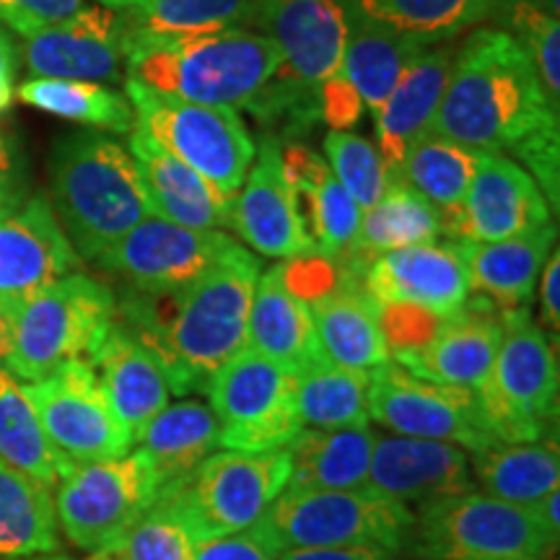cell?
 Returning <instances> with one entry per match:
<instances>
[{
    "label": "cell",
    "instance_id": "1",
    "mask_svg": "<svg viewBox=\"0 0 560 560\" xmlns=\"http://www.w3.org/2000/svg\"><path fill=\"white\" fill-rule=\"evenodd\" d=\"M260 260L236 244L206 276L174 291H136L122 304L128 330L164 363L172 392L206 389L210 376L247 348Z\"/></svg>",
    "mask_w": 560,
    "mask_h": 560
},
{
    "label": "cell",
    "instance_id": "2",
    "mask_svg": "<svg viewBox=\"0 0 560 560\" xmlns=\"http://www.w3.org/2000/svg\"><path fill=\"white\" fill-rule=\"evenodd\" d=\"M550 122H558V109L522 42L503 30H478L457 47L429 136L501 153Z\"/></svg>",
    "mask_w": 560,
    "mask_h": 560
},
{
    "label": "cell",
    "instance_id": "3",
    "mask_svg": "<svg viewBox=\"0 0 560 560\" xmlns=\"http://www.w3.org/2000/svg\"><path fill=\"white\" fill-rule=\"evenodd\" d=\"M278 66V47L268 34L255 30L187 37H151L128 30L125 45V79L208 107H249Z\"/></svg>",
    "mask_w": 560,
    "mask_h": 560
},
{
    "label": "cell",
    "instance_id": "4",
    "mask_svg": "<svg viewBox=\"0 0 560 560\" xmlns=\"http://www.w3.org/2000/svg\"><path fill=\"white\" fill-rule=\"evenodd\" d=\"M50 206L81 260L96 262L140 221L156 215L128 145L107 132H70L50 156Z\"/></svg>",
    "mask_w": 560,
    "mask_h": 560
},
{
    "label": "cell",
    "instance_id": "5",
    "mask_svg": "<svg viewBox=\"0 0 560 560\" xmlns=\"http://www.w3.org/2000/svg\"><path fill=\"white\" fill-rule=\"evenodd\" d=\"M3 312L11 325L5 369L30 384L70 361H89L117 322V299L102 280L75 270Z\"/></svg>",
    "mask_w": 560,
    "mask_h": 560
},
{
    "label": "cell",
    "instance_id": "6",
    "mask_svg": "<svg viewBox=\"0 0 560 560\" xmlns=\"http://www.w3.org/2000/svg\"><path fill=\"white\" fill-rule=\"evenodd\" d=\"M412 522V509L369 486L350 490L285 488L252 532L272 558L285 550L342 545H382L397 552L408 542Z\"/></svg>",
    "mask_w": 560,
    "mask_h": 560
},
{
    "label": "cell",
    "instance_id": "7",
    "mask_svg": "<svg viewBox=\"0 0 560 560\" xmlns=\"http://www.w3.org/2000/svg\"><path fill=\"white\" fill-rule=\"evenodd\" d=\"M503 338L486 382L475 389L499 444L542 441L558 412V353L527 310L501 314Z\"/></svg>",
    "mask_w": 560,
    "mask_h": 560
},
{
    "label": "cell",
    "instance_id": "8",
    "mask_svg": "<svg viewBox=\"0 0 560 560\" xmlns=\"http://www.w3.org/2000/svg\"><path fill=\"white\" fill-rule=\"evenodd\" d=\"M410 537L423 560H550L558 545L529 509L480 488L412 511Z\"/></svg>",
    "mask_w": 560,
    "mask_h": 560
},
{
    "label": "cell",
    "instance_id": "9",
    "mask_svg": "<svg viewBox=\"0 0 560 560\" xmlns=\"http://www.w3.org/2000/svg\"><path fill=\"white\" fill-rule=\"evenodd\" d=\"M289 452H215L190 478L161 495L192 542L247 532L289 486Z\"/></svg>",
    "mask_w": 560,
    "mask_h": 560
},
{
    "label": "cell",
    "instance_id": "10",
    "mask_svg": "<svg viewBox=\"0 0 560 560\" xmlns=\"http://www.w3.org/2000/svg\"><path fill=\"white\" fill-rule=\"evenodd\" d=\"M125 96L136 109V128L192 166L215 190L229 198L240 192L257 151L240 112L174 100L128 79Z\"/></svg>",
    "mask_w": 560,
    "mask_h": 560
},
{
    "label": "cell",
    "instance_id": "11",
    "mask_svg": "<svg viewBox=\"0 0 560 560\" xmlns=\"http://www.w3.org/2000/svg\"><path fill=\"white\" fill-rule=\"evenodd\" d=\"M159 478L138 450L70 465L55 486L58 527L70 545L96 552L115 542L159 501Z\"/></svg>",
    "mask_w": 560,
    "mask_h": 560
},
{
    "label": "cell",
    "instance_id": "12",
    "mask_svg": "<svg viewBox=\"0 0 560 560\" xmlns=\"http://www.w3.org/2000/svg\"><path fill=\"white\" fill-rule=\"evenodd\" d=\"M208 405L221 429V446L262 454L283 450L301 431L293 374L244 348L208 382Z\"/></svg>",
    "mask_w": 560,
    "mask_h": 560
},
{
    "label": "cell",
    "instance_id": "13",
    "mask_svg": "<svg viewBox=\"0 0 560 560\" xmlns=\"http://www.w3.org/2000/svg\"><path fill=\"white\" fill-rule=\"evenodd\" d=\"M257 24L280 52L272 81L260 91L268 104L304 100L338 73L350 37V11L342 0H260Z\"/></svg>",
    "mask_w": 560,
    "mask_h": 560
},
{
    "label": "cell",
    "instance_id": "14",
    "mask_svg": "<svg viewBox=\"0 0 560 560\" xmlns=\"http://www.w3.org/2000/svg\"><path fill=\"white\" fill-rule=\"evenodd\" d=\"M369 418L397 436L450 441L470 454L499 444L472 389L420 380L395 361L369 371Z\"/></svg>",
    "mask_w": 560,
    "mask_h": 560
},
{
    "label": "cell",
    "instance_id": "15",
    "mask_svg": "<svg viewBox=\"0 0 560 560\" xmlns=\"http://www.w3.org/2000/svg\"><path fill=\"white\" fill-rule=\"evenodd\" d=\"M42 429L68 465L122 457L132 436L115 416L89 361H70L24 384Z\"/></svg>",
    "mask_w": 560,
    "mask_h": 560
},
{
    "label": "cell",
    "instance_id": "16",
    "mask_svg": "<svg viewBox=\"0 0 560 560\" xmlns=\"http://www.w3.org/2000/svg\"><path fill=\"white\" fill-rule=\"evenodd\" d=\"M226 231L187 229L161 215H149L132 226L96 260L130 291L161 293L192 283L236 247Z\"/></svg>",
    "mask_w": 560,
    "mask_h": 560
},
{
    "label": "cell",
    "instance_id": "17",
    "mask_svg": "<svg viewBox=\"0 0 560 560\" xmlns=\"http://www.w3.org/2000/svg\"><path fill=\"white\" fill-rule=\"evenodd\" d=\"M361 285L382 310H412L439 319L470 301L467 268L454 242H425L374 257Z\"/></svg>",
    "mask_w": 560,
    "mask_h": 560
},
{
    "label": "cell",
    "instance_id": "18",
    "mask_svg": "<svg viewBox=\"0 0 560 560\" xmlns=\"http://www.w3.org/2000/svg\"><path fill=\"white\" fill-rule=\"evenodd\" d=\"M128 24L104 5L79 13L24 37V62L34 79L120 81L125 79Z\"/></svg>",
    "mask_w": 560,
    "mask_h": 560
},
{
    "label": "cell",
    "instance_id": "19",
    "mask_svg": "<svg viewBox=\"0 0 560 560\" xmlns=\"http://www.w3.org/2000/svg\"><path fill=\"white\" fill-rule=\"evenodd\" d=\"M550 223V206L532 174L501 153H480L465 200L444 231L462 242H501Z\"/></svg>",
    "mask_w": 560,
    "mask_h": 560
},
{
    "label": "cell",
    "instance_id": "20",
    "mask_svg": "<svg viewBox=\"0 0 560 560\" xmlns=\"http://www.w3.org/2000/svg\"><path fill=\"white\" fill-rule=\"evenodd\" d=\"M81 257L45 195L0 215V306L32 296L79 270Z\"/></svg>",
    "mask_w": 560,
    "mask_h": 560
},
{
    "label": "cell",
    "instance_id": "21",
    "mask_svg": "<svg viewBox=\"0 0 560 560\" xmlns=\"http://www.w3.org/2000/svg\"><path fill=\"white\" fill-rule=\"evenodd\" d=\"M369 488L402 506H425L478 488L470 452L457 444L416 436H374Z\"/></svg>",
    "mask_w": 560,
    "mask_h": 560
},
{
    "label": "cell",
    "instance_id": "22",
    "mask_svg": "<svg viewBox=\"0 0 560 560\" xmlns=\"http://www.w3.org/2000/svg\"><path fill=\"white\" fill-rule=\"evenodd\" d=\"M231 229L257 255L272 260H299L312 255L276 138H262L260 151H255L247 177L231 202Z\"/></svg>",
    "mask_w": 560,
    "mask_h": 560
},
{
    "label": "cell",
    "instance_id": "23",
    "mask_svg": "<svg viewBox=\"0 0 560 560\" xmlns=\"http://www.w3.org/2000/svg\"><path fill=\"white\" fill-rule=\"evenodd\" d=\"M501 338V317L465 306L452 317L439 319L418 346L392 353V361L420 380L475 392L493 366Z\"/></svg>",
    "mask_w": 560,
    "mask_h": 560
},
{
    "label": "cell",
    "instance_id": "24",
    "mask_svg": "<svg viewBox=\"0 0 560 560\" xmlns=\"http://www.w3.org/2000/svg\"><path fill=\"white\" fill-rule=\"evenodd\" d=\"M128 151L136 161L153 213L187 229H231L234 198L215 190L206 177L159 145L149 132L132 128L128 132Z\"/></svg>",
    "mask_w": 560,
    "mask_h": 560
},
{
    "label": "cell",
    "instance_id": "25",
    "mask_svg": "<svg viewBox=\"0 0 560 560\" xmlns=\"http://www.w3.org/2000/svg\"><path fill=\"white\" fill-rule=\"evenodd\" d=\"M89 363L132 441L170 405L172 382L164 363L125 325H112Z\"/></svg>",
    "mask_w": 560,
    "mask_h": 560
},
{
    "label": "cell",
    "instance_id": "26",
    "mask_svg": "<svg viewBox=\"0 0 560 560\" xmlns=\"http://www.w3.org/2000/svg\"><path fill=\"white\" fill-rule=\"evenodd\" d=\"M280 156H283L299 221L312 244V255L327 260L350 255L361 226L363 210L359 202L335 179L319 153L306 145H289L280 149Z\"/></svg>",
    "mask_w": 560,
    "mask_h": 560
},
{
    "label": "cell",
    "instance_id": "27",
    "mask_svg": "<svg viewBox=\"0 0 560 560\" xmlns=\"http://www.w3.org/2000/svg\"><path fill=\"white\" fill-rule=\"evenodd\" d=\"M457 47V42H446V45L433 47V50L429 47L405 70L400 83L392 89L387 102L374 115L376 151H380L395 182L397 170H400L410 145L418 138L429 136L446 81H450Z\"/></svg>",
    "mask_w": 560,
    "mask_h": 560
},
{
    "label": "cell",
    "instance_id": "28",
    "mask_svg": "<svg viewBox=\"0 0 560 560\" xmlns=\"http://www.w3.org/2000/svg\"><path fill=\"white\" fill-rule=\"evenodd\" d=\"M556 240L558 231L552 223L501 242L454 240L467 268L470 296L478 293L501 314L527 310Z\"/></svg>",
    "mask_w": 560,
    "mask_h": 560
},
{
    "label": "cell",
    "instance_id": "29",
    "mask_svg": "<svg viewBox=\"0 0 560 560\" xmlns=\"http://www.w3.org/2000/svg\"><path fill=\"white\" fill-rule=\"evenodd\" d=\"M247 348L278 363L289 374H299L325 355L314 330L310 304L293 291L283 265L265 270L257 278L247 322Z\"/></svg>",
    "mask_w": 560,
    "mask_h": 560
},
{
    "label": "cell",
    "instance_id": "30",
    "mask_svg": "<svg viewBox=\"0 0 560 560\" xmlns=\"http://www.w3.org/2000/svg\"><path fill=\"white\" fill-rule=\"evenodd\" d=\"M325 359L340 366L374 371L392 361L382 310L363 285L342 280L306 299Z\"/></svg>",
    "mask_w": 560,
    "mask_h": 560
},
{
    "label": "cell",
    "instance_id": "31",
    "mask_svg": "<svg viewBox=\"0 0 560 560\" xmlns=\"http://www.w3.org/2000/svg\"><path fill=\"white\" fill-rule=\"evenodd\" d=\"M159 478L161 495L179 488L210 454L221 450V429L208 402H170L132 441ZM159 495V499H161Z\"/></svg>",
    "mask_w": 560,
    "mask_h": 560
},
{
    "label": "cell",
    "instance_id": "32",
    "mask_svg": "<svg viewBox=\"0 0 560 560\" xmlns=\"http://www.w3.org/2000/svg\"><path fill=\"white\" fill-rule=\"evenodd\" d=\"M376 433L361 429H301L289 444L293 490H350L369 486Z\"/></svg>",
    "mask_w": 560,
    "mask_h": 560
},
{
    "label": "cell",
    "instance_id": "33",
    "mask_svg": "<svg viewBox=\"0 0 560 560\" xmlns=\"http://www.w3.org/2000/svg\"><path fill=\"white\" fill-rule=\"evenodd\" d=\"M472 480L482 493L514 506L532 509L545 495L560 490V454L548 441L495 444L470 454Z\"/></svg>",
    "mask_w": 560,
    "mask_h": 560
},
{
    "label": "cell",
    "instance_id": "34",
    "mask_svg": "<svg viewBox=\"0 0 560 560\" xmlns=\"http://www.w3.org/2000/svg\"><path fill=\"white\" fill-rule=\"evenodd\" d=\"M58 548L60 527L52 488L0 462V560Z\"/></svg>",
    "mask_w": 560,
    "mask_h": 560
},
{
    "label": "cell",
    "instance_id": "35",
    "mask_svg": "<svg viewBox=\"0 0 560 560\" xmlns=\"http://www.w3.org/2000/svg\"><path fill=\"white\" fill-rule=\"evenodd\" d=\"M501 0H350L355 16L380 30L402 34L418 45H444L472 30Z\"/></svg>",
    "mask_w": 560,
    "mask_h": 560
},
{
    "label": "cell",
    "instance_id": "36",
    "mask_svg": "<svg viewBox=\"0 0 560 560\" xmlns=\"http://www.w3.org/2000/svg\"><path fill=\"white\" fill-rule=\"evenodd\" d=\"M293 400L301 429L369 425V371L348 369L322 355L293 374Z\"/></svg>",
    "mask_w": 560,
    "mask_h": 560
},
{
    "label": "cell",
    "instance_id": "37",
    "mask_svg": "<svg viewBox=\"0 0 560 560\" xmlns=\"http://www.w3.org/2000/svg\"><path fill=\"white\" fill-rule=\"evenodd\" d=\"M425 50L429 47L418 45L416 39L380 30V26L366 24L355 16V21H350V37L346 55H342L340 73L355 89L363 109L376 115L382 104L387 102L392 89L400 83L405 70Z\"/></svg>",
    "mask_w": 560,
    "mask_h": 560
},
{
    "label": "cell",
    "instance_id": "38",
    "mask_svg": "<svg viewBox=\"0 0 560 560\" xmlns=\"http://www.w3.org/2000/svg\"><path fill=\"white\" fill-rule=\"evenodd\" d=\"M441 231H444V223L436 206H431L423 195L410 187L392 185L376 206L361 213V226L350 255L369 265L374 257L387 255V252L436 242Z\"/></svg>",
    "mask_w": 560,
    "mask_h": 560
},
{
    "label": "cell",
    "instance_id": "39",
    "mask_svg": "<svg viewBox=\"0 0 560 560\" xmlns=\"http://www.w3.org/2000/svg\"><path fill=\"white\" fill-rule=\"evenodd\" d=\"M480 153L439 136H423L405 153L397 185L410 187L439 208L441 223L450 221L465 200Z\"/></svg>",
    "mask_w": 560,
    "mask_h": 560
},
{
    "label": "cell",
    "instance_id": "40",
    "mask_svg": "<svg viewBox=\"0 0 560 560\" xmlns=\"http://www.w3.org/2000/svg\"><path fill=\"white\" fill-rule=\"evenodd\" d=\"M0 462L50 488L58 486L60 475L70 467L42 429L24 382H19L3 366H0Z\"/></svg>",
    "mask_w": 560,
    "mask_h": 560
},
{
    "label": "cell",
    "instance_id": "41",
    "mask_svg": "<svg viewBox=\"0 0 560 560\" xmlns=\"http://www.w3.org/2000/svg\"><path fill=\"white\" fill-rule=\"evenodd\" d=\"M16 94L34 109L86 125V128L122 132V136L136 128V109L128 96L94 81L30 79L21 83Z\"/></svg>",
    "mask_w": 560,
    "mask_h": 560
},
{
    "label": "cell",
    "instance_id": "42",
    "mask_svg": "<svg viewBox=\"0 0 560 560\" xmlns=\"http://www.w3.org/2000/svg\"><path fill=\"white\" fill-rule=\"evenodd\" d=\"M260 0H136L125 11V24L151 37H187L255 24Z\"/></svg>",
    "mask_w": 560,
    "mask_h": 560
},
{
    "label": "cell",
    "instance_id": "43",
    "mask_svg": "<svg viewBox=\"0 0 560 560\" xmlns=\"http://www.w3.org/2000/svg\"><path fill=\"white\" fill-rule=\"evenodd\" d=\"M195 542L166 501H156L128 532L89 560H192Z\"/></svg>",
    "mask_w": 560,
    "mask_h": 560
},
{
    "label": "cell",
    "instance_id": "44",
    "mask_svg": "<svg viewBox=\"0 0 560 560\" xmlns=\"http://www.w3.org/2000/svg\"><path fill=\"white\" fill-rule=\"evenodd\" d=\"M327 166L335 179L346 187L361 210H369L384 198L392 185H397L384 164L380 151L366 138L348 130H330L325 138Z\"/></svg>",
    "mask_w": 560,
    "mask_h": 560
},
{
    "label": "cell",
    "instance_id": "45",
    "mask_svg": "<svg viewBox=\"0 0 560 560\" xmlns=\"http://www.w3.org/2000/svg\"><path fill=\"white\" fill-rule=\"evenodd\" d=\"M514 37L535 62L537 75L550 104L560 109V24L558 16L545 11L535 0H516L511 5Z\"/></svg>",
    "mask_w": 560,
    "mask_h": 560
},
{
    "label": "cell",
    "instance_id": "46",
    "mask_svg": "<svg viewBox=\"0 0 560 560\" xmlns=\"http://www.w3.org/2000/svg\"><path fill=\"white\" fill-rule=\"evenodd\" d=\"M514 156L527 166L552 210L560 202V122H550L516 143Z\"/></svg>",
    "mask_w": 560,
    "mask_h": 560
},
{
    "label": "cell",
    "instance_id": "47",
    "mask_svg": "<svg viewBox=\"0 0 560 560\" xmlns=\"http://www.w3.org/2000/svg\"><path fill=\"white\" fill-rule=\"evenodd\" d=\"M83 9V0H0V21L21 37L60 24Z\"/></svg>",
    "mask_w": 560,
    "mask_h": 560
},
{
    "label": "cell",
    "instance_id": "48",
    "mask_svg": "<svg viewBox=\"0 0 560 560\" xmlns=\"http://www.w3.org/2000/svg\"><path fill=\"white\" fill-rule=\"evenodd\" d=\"M317 109L322 120L330 125L332 130H350L363 115V104L359 100V94H355V89L350 86L340 70L319 89Z\"/></svg>",
    "mask_w": 560,
    "mask_h": 560
},
{
    "label": "cell",
    "instance_id": "49",
    "mask_svg": "<svg viewBox=\"0 0 560 560\" xmlns=\"http://www.w3.org/2000/svg\"><path fill=\"white\" fill-rule=\"evenodd\" d=\"M192 560H276L272 552L257 540L252 529L236 535L215 537V540L195 542Z\"/></svg>",
    "mask_w": 560,
    "mask_h": 560
},
{
    "label": "cell",
    "instance_id": "50",
    "mask_svg": "<svg viewBox=\"0 0 560 560\" xmlns=\"http://www.w3.org/2000/svg\"><path fill=\"white\" fill-rule=\"evenodd\" d=\"M276 560H395V550L382 545H342V548L285 550Z\"/></svg>",
    "mask_w": 560,
    "mask_h": 560
},
{
    "label": "cell",
    "instance_id": "51",
    "mask_svg": "<svg viewBox=\"0 0 560 560\" xmlns=\"http://www.w3.org/2000/svg\"><path fill=\"white\" fill-rule=\"evenodd\" d=\"M540 304L545 332L558 338L560 332V249L552 247L548 262L540 272Z\"/></svg>",
    "mask_w": 560,
    "mask_h": 560
},
{
    "label": "cell",
    "instance_id": "52",
    "mask_svg": "<svg viewBox=\"0 0 560 560\" xmlns=\"http://www.w3.org/2000/svg\"><path fill=\"white\" fill-rule=\"evenodd\" d=\"M13 81H16V45L9 32L0 30V112L9 109L13 100Z\"/></svg>",
    "mask_w": 560,
    "mask_h": 560
},
{
    "label": "cell",
    "instance_id": "53",
    "mask_svg": "<svg viewBox=\"0 0 560 560\" xmlns=\"http://www.w3.org/2000/svg\"><path fill=\"white\" fill-rule=\"evenodd\" d=\"M558 503H560V490H556V493L545 495L542 501H537L535 506H532L529 511L535 514L537 524H540L545 535L550 537L552 542L558 545V537H560V516H558Z\"/></svg>",
    "mask_w": 560,
    "mask_h": 560
},
{
    "label": "cell",
    "instance_id": "54",
    "mask_svg": "<svg viewBox=\"0 0 560 560\" xmlns=\"http://www.w3.org/2000/svg\"><path fill=\"white\" fill-rule=\"evenodd\" d=\"M16 174H19L16 143H13L9 130L0 125V185H3V187H19L16 185Z\"/></svg>",
    "mask_w": 560,
    "mask_h": 560
},
{
    "label": "cell",
    "instance_id": "55",
    "mask_svg": "<svg viewBox=\"0 0 560 560\" xmlns=\"http://www.w3.org/2000/svg\"><path fill=\"white\" fill-rule=\"evenodd\" d=\"M9 353H11V325L9 317H5L3 306H0V366L5 369L9 363Z\"/></svg>",
    "mask_w": 560,
    "mask_h": 560
},
{
    "label": "cell",
    "instance_id": "56",
    "mask_svg": "<svg viewBox=\"0 0 560 560\" xmlns=\"http://www.w3.org/2000/svg\"><path fill=\"white\" fill-rule=\"evenodd\" d=\"M21 202V192L19 187H3L0 185V215L9 213L11 208H16Z\"/></svg>",
    "mask_w": 560,
    "mask_h": 560
},
{
    "label": "cell",
    "instance_id": "57",
    "mask_svg": "<svg viewBox=\"0 0 560 560\" xmlns=\"http://www.w3.org/2000/svg\"><path fill=\"white\" fill-rule=\"evenodd\" d=\"M96 3L104 5V9H112V11H128L136 0H96Z\"/></svg>",
    "mask_w": 560,
    "mask_h": 560
},
{
    "label": "cell",
    "instance_id": "58",
    "mask_svg": "<svg viewBox=\"0 0 560 560\" xmlns=\"http://www.w3.org/2000/svg\"><path fill=\"white\" fill-rule=\"evenodd\" d=\"M5 560H73L68 556H60L58 550L55 552H39V556H24V558H5Z\"/></svg>",
    "mask_w": 560,
    "mask_h": 560
}]
</instances>
